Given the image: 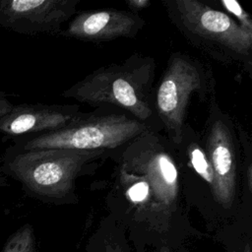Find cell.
Segmentation results:
<instances>
[{
	"mask_svg": "<svg viewBox=\"0 0 252 252\" xmlns=\"http://www.w3.org/2000/svg\"><path fill=\"white\" fill-rule=\"evenodd\" d=\"M83 112L78 104H19L11 105L0 115V134L34 136L61 129Z\"/></svg>",
	"mask_w": 252,
	"mask_h": 252,
	"instance_id": "cell-10",
	"label": "cell"
},
{
	"mask_svg": "<svg viewBox=\"0 0 252 252\" xmlns=\"http://www.w3.org/2000/svg\"><path fill=\"white\" fill-rule=\"evenodd\" d=\"M149 130L124 111L98 109L83 112L61 129L30 136L21 141L15 151L64 149L111 153Z\"/></svg>",
	"mask_w": 252,
	"mask_h": 252,
	"instance_id": "cell-6",
	"label": "cell"
},
{
	"mask_svg": "<svg viewBox=\"0 0 252 252\" xmlns=\"http://www.w3.org/2000/svg\"><path fill=\"white\" fill-rule=\"evenodd\" d=\"M175 148L184 150L183 155L187 159L188 165L206 182L212 191L214 187V174L207 153L203 143L199 141L197 134L189 126H185L182 141Z\"/></svg>",
	"mask_w": 252,
	"mask_h": 252,
	"instance_id": "cell-11",
	"label": "cell"
},
{
	"mask_svg": "<svg viewBox=\"0 0 252 252\" xmlns=\"http://www.w3.org/2000/svg\"><path fill=\"white\" fill-rule=\"evenodd\" d=\"M125 3L128 6L129 11L138 13V14H139V11L147 8L151 4V2L148 0H126Z\"/></svg>",
	"mask_w": 252,
	"mask_h": 252,
	"instance_id": "cell-14",
	"label": "cell"
},
{
	"mask_svg": "<svg viewBox=\"0 0 252 252\" xmlns=\"http://www.w3.org/2000/svg\"><path fill=\"white\" fill-rule=\"evenodd\" d=\"M220 5L224 8L227 15L230 17L233 16V20H235L242 28L252 32V18L238 2L233 0H221L220 1Z\"/></svg>",
	"mask_w": 252,
	"mask_h": 252,
	"instance_id": "cell-13",
	"label": "cell"
},
{
	"mask_svg": "<svg viewBox=\"0 0 252 252\" xmlns=\"http://www.w3.org/2000/svg\"><path fill=\"white\" fill-rule=\"evenodd\" d=\"M164 11L188 43L222 64L252 67V32L198 0H164Z\"/></svg>",
	"mask_w": 252,
	"mask_h": 252,
	"instance_id": "cell-3",
	"label": "cell"
},
{
	"mask_svg": "<svg viewBox=\"0 0 252 252\" xmlns=\"http://www.w3.org/2000/svg\"><path fill=\"white\" fill-rule=\"evenodd\" d=\"M211 102L215 97L213 72L200 59L183 51L170 54L159 80L154 87V110L166 139L180 145L193 95Z\"/></svg>",
	"mask_w": 252,
	"mask_h": 252,
	"instance_id": "cell-4",
	"label": "cell"
},
{
	"mask_svg": "<svg viewBox=\"0 0 252 252\" xmlns=\"http://www.w3.org/2000/svg\"><path fill=\"white\" fill-rule=\"evenodd\" d=\"M145 24L140 14L129 10H88L76 13L59 35L85 42L101 43L120 37H135Z\"/></svg>",
	"mask_w": 252,
	"mask_h": 252,
	"instance_id": "cell-9",
	"label": "cell"
},
{
	"mask_svg": "<svg viewBox=\"0 0 252 252\" xmlns=\"http://www.w3.org/2000/svg\"><path fill=\"white\" fill-rule=\"evenodd\" d=\"M80 0H0V26L23 34H58Z\"/></svg>",
	"mask_w": 252,
	"mask_h": 252,
	"instance_id": "cell-8",
	"label": "cell"
},
{
	"mask_svg": "<svg viewBox=\"0 0 252 252\" xmlns=\"http://www.w3.org/2000/svg\"><path fill=\"white\" fill-rule=\"evenodd\" d=\"M109 154L64 149L15 151L7 169L30 194L54 202L74 197L76 179Z\"/></svg>",
	"mask_w": 252,
	"mask_h": 252,
	"instance_id": "cell-5",
	"label": "cell"
},
{
	"mask_svg": "<svg viewBox=\"0 0 252 252\" xmlns=\"http://www.w3.org/2000/svg\"><path fill=\"white\" fill-rule=\"evenodd\" d=\"M34 243L32 227L25 224L8 238L1 252H34Z\"/></svg>",
	"mask_w": 252,
	"mask_h": 252,
	"instance_id": "cell-12",
	"label": "cell"
},
{
	"mask_svg": "<svg viewBox=\"0 0 252 252\" xmlns=\"http://www.w3.org/2000/svg\"><path fill=\"white\" fill-rule=\"evenodd\" d=\"M209 110L203 145L214 174L211 192L220 205L229 208L237 196L239 185L240 164L236 134L231 120L220 111L215 99L210 102Z\"/></svg>",
	"mask_w": 252,
	"mask_h": 252,
	"instance_id": "cell-7",
	"label": "cell"
},
{
	"mask_svg": "<svg viewBox=\"0 0 252 252\" xmlns=\"http://www.w3.org/2000/svg\"><path fill=\"white\" fill-rule=\"evenodd\" d=\"M156 66L153 57L134 53L95 69L61 95L91 106L116 107L158 132L161 128L154 110Z\"/></svg>",
	"mask_w": 252,
	"mask_h": 252,
	"instance_id": "cell-2",
	"label": "cell"
},
{
	"mask_svg": "<svg viewBox=\"0 0 252 252\" xmlns=\"http://www.w3.org/2000/svg\"><path fill=\"white\" fill-rule=\"evenodd\" d=\"M116 155L114 185L141 211L169 213L181 193V164L175 147L158 132L149 130Z\"/></svg>",
	"mask_w": 252,
	"mask_h": 252,
	"instance_id": "cell-1",
	"label": "cell"
}]
</instances>
